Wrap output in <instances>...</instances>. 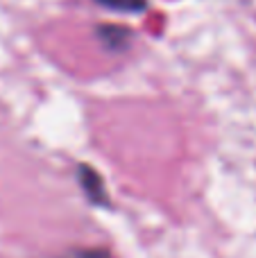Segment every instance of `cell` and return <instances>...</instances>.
Wrapping results in <instances>:
<instances>
[{"mask_svg":"<svg viewBox=\"0 0 256 258\" xmlns=\"http://www.w3.org/2000/svg\"><path fill=\"white\" fill-rule=\"evenodd\" d=\"M63 258H111L107 249H75Z\"/></svg>","mask_w":256,"mask_h":258,"instance_id":"cell-4","label":"cell"},{"mask_svg":"<svg viewBox=\"0 0 256 258\" xmlns=\"http://www.w3.org/2000/svg\"><path fill=\"white\" fill-rule=\"evenodd\" d=\"M80 186L84 190V195L89 197L91 204H98V206H107L109 204V197L107 190H104V181L95 168H89V165H80Z\"/></svg>","mask_w":256,"mask_h":258,"instance_id":"cell-1","label":"cell"},{"mask_svg":"<svg viewBox=\"0 0 256 258\" xmlns=\"http://www.w3.org/2000/svg\"><path fill=\"white\" fill-rule=\"evenodd\" d=\"M93 3L120 14H143L148 9V0H93Z\"/></svg>","mask_w":256,"mask_h":258,"instance_id":"cell-3","label":"cell"},{"mask_svg":"<svg viewBox=\"0 0 256 258\" xmlns=\"http://www.w3.org/2000/svg\"><path fill=\"white\" fill-rule=\"evenodd\" d=\"M95 34H98V39L102 41V45L107 50H111V52H122V50H127V45H130L134 32L125 25H111V23H104V25L95 27Z\"/></svg>","mask_w":256,"mask_h":258,"instance_id":"cell-2","label":"cell"}]
</instances>
